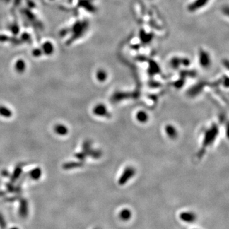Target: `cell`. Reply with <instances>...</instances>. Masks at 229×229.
<instances>
[{
    "instance_id": "1",
    "label": "cell",
    "mask_w": 229,
    "mask_h": 229,
    "mask_svg": "<svg viewBox=\"0 0 229 229\" xmlns=\"http://www.w3.org/2000/svg\"><path fill=\"white\" fill-rule=\"evenodd\" d=\"M209 1L210 0H195V1H193L188 6V10L192 12H195V11H197V10L205 6Z\"/></svg>"
},
{
    "instance_id": "2",
    "label": "cell",
    "mask_w": 229,
    "mask_h": 229,
    "mask_svg": "<svg viewBox=\"0 0 229 229\" xmlns=\"http://www.w3.org/2000/svg\"><path fill=\"white\" fill-rule=\"evenodd\" d=\"M199 60H200L201 64L203 66V67H208V65H209L210 61H211L209 55L205 50H202L200 52Z\"/></svg>"
},
{
    "instance_id": "3",
    "label": "cell",
    "mask_w": 229,
    "mask_h": 229,
    "mask_svg": "<svg viewBox=\"0 0 229 229\" xmlns=\"http://www.w3.org/2000/svg\"><path fill=\"white\" fill-rule=\"evenodd\" d=\"M54 132L59 136H65L68 134V129L64 124H57L54 127Z\"/></svg>"
},
{
    "instance_id": "4",
    "label": "cell",
    "mask_w": 229,
    "mask_h": 229,
    "mask_svg": "<svg viewBox=\"0 0 229 229\" xmlns=\"http://www.w3.org/2000/svg\"><path fill=\"white\" fill-rule=\"evenodd\" d=\"M12 115V112L6 106L0 105V116L4 118H10Z\"/></svg>"
},
{
    "instance_id": "5",
    "label": "cell",
    "mask_w": 229,
    "mask_h": 229,
    "mask_svg": "<svg viewBox=\"0 0 229 229\" xmlns=\"http://www.w3.org/2000/svg\"><path fill=\"white\" fill-rule=\"evenodd\" d=\"M181 218H182V219L184 221H192L195 220V216L194 215H193V214L192 213H182V215H181Z\"/></svg>"
},
{
    "instance_id": "6",
    "label": "cell",
    "mask_w": 229,
    "mask_h": 229,
    "mask_svg": "<svg viewBox=\"0 0 229 229\" xmlns=\"http://www.w3.org/2000/svg\"><path fill=\"white\" fill-rule=\"evenodd\" d=\"M105 112V108L104 106H98L95 107V108L94 109V113H96V114H98V115H99V114H104L103 113H104Z\"/></svg>"
},
{
    "instance_id": "7",
    "label": "cell",
    "mask_w": 229,
    "mask_h": 229,
    "mask_svg": "<svg viewBox=\"0 0 229 229\" xmlns=\"http://www.w3.org/2000/svg\"><path fill=\"white\" fill-rule=\"evenodd\" d=\"M120 216L123 220H128L131 216V213L128 210H124V211H122Z\"/></svg>"
},
{
    "instance_id": "8",
    "label": "cell",
    "mask_w": 229,
    "mask_h": 229,
    "mask_svg": "<svg viewBox=\"0 0 229 229\" xmlns=\"http://www.w3.org/2000/svg\"><path fill=\"white\" fill-rule=\"evenodd\" d=\"M98 76H99V78H100V79L102 80H104V79L106 78V76H105V72H99Z\"/></svg>"
},
{
    "instance_id": "9",
    "label": "cell",
    "mask_w": 229,
    "mask_h": 229,
    "mask_svg": "<svg viewBox=\"0 0 229 229\" xmlns=\"http://www.w3.org/2000/svg\"><path fill=\"white\" fill-rule=\"evenodd\" d=\"M138 117H139V120H143V121H144V120H145L146 119V117H145V113H140V114H139Z\"/></svg>"
}]
</instances>
